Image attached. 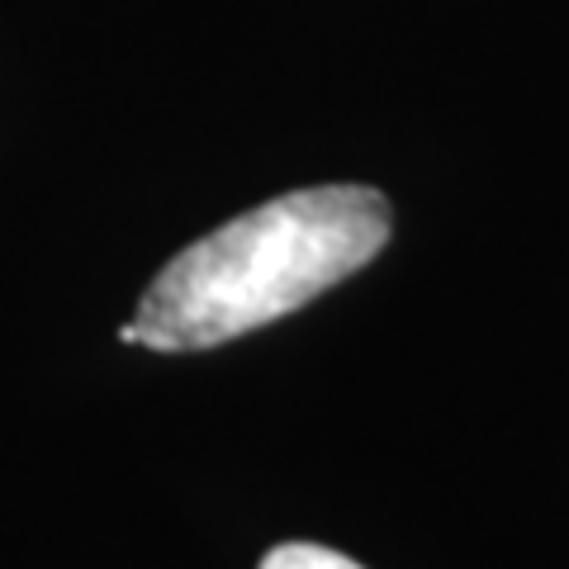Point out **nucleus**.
<instances>
[{
    "mask_svg": "<svg viewBox=\"0 0 569 569\" xmlns=\"http://www.w3.org/2000/svg\"><path fill=\"white\" fill-rule=\"evenodd\" d=\"M389 242V200L370 186H313L228 219L176 252L133 323L148 351H204L305 309Z\"/></svg>",
    "mask_w": 569,
    "mask_h": 569,
    "instance_id": "nucleus-1",
    "label": "nucleus"
},
{
    "mask_svg": "<svg viewBox=\"0 0 569 569\" xmlns=\"http://www.w3.org/2000/svg\"><path fill=\"white\" fill-rule=\"evenodd\" d=\"M261 569H361V565L347 560L342 550H328L313 541H284L276 550H266Z\"/></svg>",
    "mask_w": 569,
    "mask_h": 569,
    "instance_id": "nucleus-2",
    "label": "nucleus"
},
{
    "mask_svg": "<svg viewBox=\"0 0 569 569\" xmlns=\"http://www.w3.org/2000/svg\"><path fill=\"white\" fill-rule=\"evenodd\" d=\"M119 342H123V347H142V332H138V323H123V328H119Z\"/></svg>",
    "mask_w": 569,
    "mask_h": 569,
    "instance_id": "nucleus-3",
    "label": "nucleus"
}]
</instances>
